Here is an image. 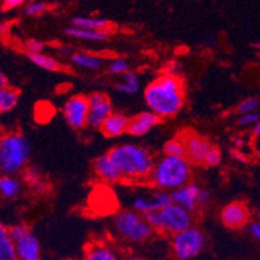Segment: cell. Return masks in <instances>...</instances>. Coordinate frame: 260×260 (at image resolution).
<instances>
[{"label":"cell","mask_w":260,"mask_h":260,"mask_svg":"<svg viewBox=\"0 0 260 260\" xmlns=\"http://www.w3.org/2000/svg\"><path fill=\"white\" fill-rule=\"evenodd\" d=\"M144 99L150 112L160 119L175 117L184 106L183 80L176 75H160L146 86Z\"/></svg>","instance_id":"cell-1"},{"label":"cell","mask_w":260,"mask_h":260,"mask_svg":"<svg viewBox=\"0 0 260 260\" xmlns=\"http://www.w3.org/2000/svg\"><path fill=\"white\" fill-rule=\"evenodd\" d=\"M108 154L115 162L123 179L140 181L152 176L155 166L154 158L144 146L122 144L114 146Z\"/></svg>","instance_id":"cell-2"},{"label":"cell","mask_w":260,"mask_h":260,"mask_svg":"<svg viewBox=\"0 0 260 260\" xmlns=\"http://www.w3.org/2000/svg\"><path fill=\"white\" fill-rule=\"evenodd\" d=\"M31 157V146L20 132H8L0 140V170L4 175L22 174Z\"/></svg>","instance_id":"cell-3"},{"label":"cell","mask_w":260,"mask_h":260,"mask_svg":"<svg viewBox=\"0 0 260 260\" xmlns=\"http://www.w3.org/2000/svg\"><path fill=\"white\" fill-rule=\"evenodd\" d=\"M190 162L186 158L163 155L155 162L150 181L159 190H176L189 184Z\"/></svg>","instance_id":"cell-4"},{"label":"cell","mask_w":260,"mask_h":260,"mask_svg":"<svg viewBox=\"0 0 260 260\" xmlns=\"http://www.w3.org/2000/svg\"><path fill=\"white\" fill-rule=\"evenodd\" d=\"M114 229L124 241L140 243L152 237L153 229L145 217L134 210H122L114 216Z\"/></svg>","instance_id":"cell-5"},{"label":"cell","mask_w":260,"mask_h":260,"mask_svg":"<svg viewBox=\"0 0 260 260\" xmlns=\"http://www.w3.org/2000/svg\"><path fill=\"white\" fill-rule=\"evenodd\" d=\"M206 245V237L198 228L191 226L172 238V252L179 260H191L202 252Z\"/></svg>","instance_id":"cell-6"},{"label":"cell","mask_w":260,"mask_h":260,"mask_svg":"<svg viewBox=\"0 0 260 260\" xmlns=\"http://www.w3.org/2000/svg\"><path fill=\"white\" fill-rule=\"evenodd\" d=\"M89 101L87 96L75 94L66 101L62 114L66 123L74 129H82L88 126Z\"/></svg>","instance_id":"cell-7"},{"label":"cell","mask_w":260,"mask_h":260,"mask_svg":"<svg viewBox=\"0 0 260 260\" xmlns=\"http://www.w3.org/2000/svg\"><path fill=\"white\" fill-rule=\"evenodd\" d=\"M89 112L88 126L94 129H101L104 123L113 114V104L103 92H93L88 96Z\"/></svg>","instance_id":"cell-8"},{"label":"cell","mask_w":260,"mask_h":260,"mask_svg":"<svg viewBox=\"0 0 260 260\" xmlns=\"http://www.w3.org/2000/svg\"><path fill=\"white\" fill-rule=\"evenodd\" d=\"M163 216V224H165V232L170 235H179L183 232L188 231L193 225V217L190 212L184 210L183 207L177 206L172 203L171 206L160 210Z\"/></svg>","instance_id":"cell-9"},{"label":"cell","mask_w":260,"mask_h":260,"mask_svg":"<svg viewBox=\"0 0 260 260\" xmlns=\"http://www.w3.org/2000/svg\"><path fill=\"white\" fill-rule=\"evenodd\" d=\"M181 140L185 144L186 149V159L194 165H202L206 160L207 154L212 145L207 139H205L201 135L194 132H188V134L181 136Z\"/></svg>","instance_id":"cell-10"},{"label":"cell","mask_w":260,"mask_h":260,"mask_svg":"<svg viewBox=\"0 0 260 260\" xmlns=\"http://www.w3.org/2000/svg\"><path fill=\"white\" fill-rule=\"evenodd\" d=\"M221 223L229 229H240L249 223L250 211L243 202L235 201L221 209Z\"/></svg>","instance_id":"cell-11"},{"label":"cell","mask_w":260,"mask_h":260,"mask_svg":"<svg viewBox=\"0 0 260 260\" xmlns=\"http://www.w3.org/2000/svg\"><path fill=\"white\" fill-rule=\"evenodd\" d=\"M201 193V188L197 184L189 183L176 190L171 191L172 203L183 207L188 212H194L198 207V196Z\"/></svg>","instance_id":"cell-12"},{"label":"cell","mask_w":260,"mask_h":260,"mask_svg":"<svg viewBox=\"0 0 260 260\" xmlns=\"http://www.w3.org/2000/svg\"><path fill=\"white\" fill-rule=\"evenodd\" d=\"M93 170L94 174L106 183H117L123 179L119 169L109 154H104L96 158L93 162Z\"/></svg>","instance_id":"cell-13"},{"label":"cell","mask_w":260,"mask_h":260,"mask_svg":"<svg viewBox=\"0 0 260 260\" xmlns=\"http://www.w3.org/2000/svg\"><path fill=\"white\" fill-rule=\"evenodd\" d=\"M160 123V118L152 112H143L131 118L128 134L135 138H141Z\"/></svg>","instance_id":"cell-14"},{"label":"cell","mask_w":260,"mask_h":260,"mask_svg":"<svg viewBox=\"0 0 260 260\" xmlns=\"http://www.w3.org/2000/svg\"><path fill=\"white\" fill-rule=\"evenodd\" d=\"M129 122H131V119H129L128 117H126L124 114L113 113V114L106 119V122L103 124L101 132L105 135L106 138H120V136L126 134V132L128 134Z\"/></svg>","instance_id":"cell-15"},{"label":"cell","mask_w":260,"mask_h":260,"mask_svg":"<svg viewBox=\"0 0 260 260\" xmlns=\"http://www.w3.org/2000/svg\"><path fill=\"white\" fill-rule=\"evenodd\" d=\"M20 260H42V250H40L39 240L31 232L25 237L16 242Z\"/></svg>","instance_id":"cell-16"},{"label":"cell","mask_w":260,"mask_h":260,"mask_svg":"<svg viewBox=\"0 0 260 260\" xmlns=\"http://www.w3.org/2000/svg\"><path fill=\"white\" fill-rule=\"evenodd\" d=\"M0 260H20L16 242L9 237V228L4 224L0 225Z\"/></svg>","instance_id":"cell-17"},{"label":"cell","mask_w":260,"mask_h":260,"mask_svg":"<svg viewBox=\"0 0 260 260\" xmlns=\"http://www.w3.org/2000/svg\"><path fill=\"white\" fill-rule=\"evenodd\" d=\"M65 34L70 38L88 42H105L109 38V30H86L75 26H69L65 29Z\"/></svg>","instance_id":"cell-18"},{"label":"cell","mask_w":260,"mask_h":260,"mask_svg":"<svg viewBox=\"0 0 260 260\" xmlns=\"http://www.w3.org/2000/svg\"><path fill=\"white\" fill-rule=\"evenodd\" d=\"M22 191V181L16 176L3 175L0 177V193L6 200H15Z\"/></svg>","instance_id":"cell-19"},{"label":"cell","mask_w":260,"mask_h":260,"mask_svg":"<svg viewBox=\"0 0 260 260\" xmlns=\"http://www.w3.org/2000/svg\"><path fill=\"white\" fill-rule=\"evenodd\" d=\"M132 209H134V211L138 212V214L143 215V216L149 214V212L162 210L159 206V203H158L157 198H155L154 191L150 196L140 194L134 197V200H132Z\"/></svg>","instance_id":"cell-20"},{"label":"cell","mask_w":260,"mask_h":260,"mask_svg":"<svg viewBox=\"0 0 260 260\" xmlns=\"http://www.w3.org/2000/svg\"><path fill=\"white\" fill-rule=\"evenodd\" d=\"M72 26L86 30H108L110 21L103 17H89V16H77L73 18Z\"/></svg>","instance_id":"cell-21"},{"label":"cell","mask_w":260,"mask_h":260,"mask_svg":"<svg viewBox=\"0 0 260 260\" xmlns=\"http://www.w3.org/2000/svg\"><path fill=\"white\" fill-rule=\"evenodd\" d=\"M83 260H119L118 255L112 247L104 243L91 245L84 254Z\"/></svg>","instance_id":"cell-22"},{"label":"cell","mask_w":260,"mask_h":260,"mask_svg":"<svg viewBox=\"0 0 260 260\" xmlns=\"http://www.w3.org/2000/svg\"><path fill=\"white\" fill-rule=\"evenodd\" d=\"M70 61L74 65L79 66V68H84V69L98 70L103 66V58L99 56L89 53H83V52H75L69 56Z\"/></svg>","instance_id":"cell-23"},{"label":"cell","mask_w":260,"mask_h":260,"mask_svg":"<svg viewBox=\"0 0 260 260\" xmlns=\"http://www.w3.org/2000/svg\"><path fill=\"white\" fill-rule=\"evenodd\" d=\"M139 88H140V80H139L138 74L132 70L123 75V80L115 84V89L124 94L136 93Z\"/></svg>","instance_id":"cell-24"},{"label":"cell","mask_w":260,"mask_h":260,"mask_svg":"<svg viewBox=\"0 0 260 260\" xmlns=\"http://www.w3.org/2000/svg\"><path fill=\"white\" fill-rule=\"evenodd\" d=\"M18 99H20V92L16 88L8 87V88L0 89V112H11L12 109L17 106Z\"/></svg>","instance_id":"cell-25"},{"label":"cell","mask_w":260,"mask_h":260,"mask_svg":"<svg viewBox=\"0 0 260 260\" xmlns=\"http://www.w3.org/2000/svg\"><path fill=\"white\" fill-rule=\"evenodd\" d=\"M29 60L37 66L49 72H57L61 69V65L57 60H54L51 56H47L44 53H29Z\"/></svg>","instance_id":"cell-26"},{"label":"cell","mask_w":260,"mask_h":260,"mask_svg":"<svg viewBox=\"0 0 260 260\" xmlns=\"http://www.w3.org/2000/svg\"><path fill=\"white\" fill-rule=\"evenodd\" d=\"M163 153H165V155H169V157L186 158L185 144L181 140V138L171 139L163 145Z\"/></svg>","instance_id":"cell-27"},{"label":"cell","mask_w":260,"mask_h":260,"mask_svg":"<svg viewBox=\"0 0 260 260\" xmlns=\"http://www.w3.org/2000/svg\"><path fill=\"white\" fill-rule=\"evenodd\" d=\"M21 177H22V181L26 184H29L30 186L37 185L38 183H40L43 179V175H42V171H40L38 167L35 166H27L23 172L21 174Z\"/></svg>","instance_id":"cell-28"},{"label":"cell","mask_w":260,"mask_h":260,"mask_svg":"<svg viewBox=\"0 0 260 260\" xmlns=\"http://www.w3.org/2000/svg\"><path fill=\"white\" fill-rule=\"evenodd\" d=\"M108 72L112 75H124L129 72V63L124 58H114L109 63Z\"/></svg>","instance_id":"cell-29"},{"label":"cell","mask_w":260,"mask_h":260,"mask_svg":"<svg viewBox=\"0 0 260 260\" xmlns=\"http://www.w3.org/2000/svg\"><path fill=\"white\" fill-rule=\"evenodd\" d=\"M145 220L148 221V224L152 226L153 231L155 232H165V224H163V216L162 211H153L149 212V214L144 215Z\"/></svg>","instance_id":"cell-30"},{"label":"cell","mask_w":260,"mask_h":260,"mask_svg":"<svg viewBox=\"0 0 260 260\" xmlns=\"http://www.w3.org/2000/svg\"><path fill=\"white\" fill-rule=\"evenodd\" d=\"M260 108V101L255 98L245 99L237 105V113L241 115L249 114V113H255Z\"/></svg>","instance_id":"cell-31"},{"label":"cell","mask_w":260,"mask_h":260,"mask_svg":"<svg viewBox=\"0 0 260 260\" xmlns=\"http://www.w3.org/2000/svg\"><path fill=\"white\" fill-rule=\"evenodd\" d=\"M47 9H48V4L44 3V2H31L25 7L23 13L26 16H39L44 13Z\"/></svg>","instance_id":"cell-32"},{"label":"cell","mask_w":260,"mask_h":260,"mask_svg":"<svg viewBox=\"0 0 260 260\" xmlns=\"http://www.w3.org/2000/svg\"><path fill=\"white\" fill-rule=\"evenodd\" d=\"M27 233H30V231L25 224H16L13 226H9V237L15 241V242H18Z\"/></svg>","instance_id":"cell-33"},{"label":"cell","mask_w":260,"mask_h":260,"mask_svg":"<svg viewBox=\"0 0 260 260\" xmlns=\"http://www.w3.org/2000/svg\"><path fill=\"white\" fill-rule=\"evenodd\" d=\"M221 162V152L220 149L217 148V146H212L210 149L209 154H207L206 160H205V165L210 167H215L217 165H220Z\"/></svg>","instance_id":"cell-34"},{"label":"cell","mask_w":260,"mask_h":260,"mask_svg":"<svg viewBox=\"0 0 260 260\" xmlns=\"http://www.w3.org/2000/svg\"><path fill=\"white\" fill-rule=\"evenodd\" d=\"M260 122V113H249V114H243L238 118V124L240 126H252L254 128L257 123Z\"/></svg>","instance_id":"cell-35"},{"label":"cell","mask_w":260,"mask_h":260,"mask_svg":"<svg viewBox=\"0 0 260 260\" xmlns=\"http://www.w3.org/2000/svg\"><path fill=\"white\" fill-rule=\"evenodd\" d=\"M25 47H26V51H27V54L29 53H43V49H44V44L37 39L27 40L25 44Z\"/></svg>","instance_id":"cell-36"},{"label":"cell","mask_w":260,"mask_h":260,"mask_svg":"<svg viewBox=\"0 0 260 260\" xmlns=\"http://www.w3.org/2000/svg\"><path fill=\"white\" fill-rule=\"evenodd\" d=\"M48 110L49 112H51V110H53L51 105H48V104H38L37 113H35V117H37V119L40 120V122H42V120H44V117H43L44 114H46L47 119H49L53 113H48Z\"/></svg>","instance_id":"cell-37"},{"label":"cell","mask_w":260,"mask_h":260,"mask_svg":"<svg viewBox=\"0 0 260 260\" xmlns=\"http://www.w3.org/2000/svg\"><path fill=\"white\" fill-rule=\"evenodd\" d=\"M210 200H211V193L207 189H201V193L198 196V207L205 209L209 205Z\"/></svg>","instance_id":"cell-38"},{"label":"cell","mask_w":260,"mask_h":260,"mask_svg":"<svg viewBox=\"0 0 260 260\" xmlns=\"http://www.w3.org/2000/svg\"><path fill=\"white\" fill-rule=\"evenodd\" d=\"M23 4H25L23 0H4V2H2V11H12V9L18 8V7L23 6Z\"/></svg>","instance_id":"cell-39"},{"label":"cell","mask_w":260,"mask_h":260,"mask_svg":"<svg viewBox=\"0 0 260 260\" xmlns=\"http://www.w3.org/2000/svg\"><path fill=\"white\" fill-rule=\"evenodd\" d=\"M32 190L38 193V194H48L49 191H51V184L47 183L46 180H42L37 185L32 186Z\"/></svg>","instance_id":"cell-40"},{"label":"cell","mask_w":260,"mask_h":260,"mask_svg":"<svg viewBox=\"0 0 260 260\" xmlns=\"http://www.w3.org/2000/svg\"><path fill=\"white\" fill-rule=\"evenodd\" d=\"M249 231L255 240L260 241V223H257V221H252V223H250Z\"/></svg>","instance_id":"cell-41"},{"label":"cell","mask_w":260,"mask_h":260,"mask_svg":"<svg viewBox=\"0 0 260 260\" xmlns=\"http://www.w3.org/2000/svg\"><path fill=\"white\" fill-rule=\"evenodd\" d=\"M8 87H9L8 79H7L6 74H4V73L2 72V73H0V89L8 88Z\"/></svg>","instance_id":"cell-42"},{"label":"cell","mask_w":260,"mask_h":260,"mask_svg":"<svg viewBox=\"0 0 260 260\" xmlns=\"http://www.w3.org/2000/svg\"><path fill=\"white\" fill-rule=\"evenodd\" d=\"M9 27H11V22H8V21H2V23H0V32H2V35L9 31Z\"/></svg>","instance_id":"cell-43"},{"label":"cell","mask_w":260,"mask_h":260,"mask_svg":"<svg viewBox=\"0 0 260 260\" xmlns=\"http://www.w3.org/2000/svg\"><path fill=\"white\" fill-rule=\"evenodd\" d=\"M235 145H236V148H237V149L242 148V146H243V140H242V139H236V140H235Z\"/></svg>","instance_id":"cell-44"},{"label":"cell","mask_w":260,"mask_h":260,"mask_svg":"<svg viewBox=\"0 0 260 260\" xmlns=\"http://www.w3.org/2000/svg\"><path fill=\"white\" fill-rule=\"evenodd\" d=\"M252 132H254L255 135H260V122L257 123V124L254 127V128H252Z\"/></svg>","instance_id":"cell-45"},{"label":"cell","mask_w":260,"mask_h":260,"mask_svg":"<svg viewBox=\"0 0 260 260\" xmlns=\"http://www.w3.org/2000/svg\"><path fill=\"white\" fill-rule=\"evenodd\" d=\"M124 260H145V259H143V257H139V256H128L127 259H124Z\"/></svg>","instance_id":"cell-46"},{"label":"cell","mask_w":260,"mask_h":260,"mask_svg":"<svg viewBox=\"0 0 260 260\" xmlns=\"http://www.w3.org/2000/svg\"><path fill=\"white\" fill-rule=\"evenodd\" d=\"M259 217H260V210H259Z\"/></svg>","instance_id":"cell-47"}]
</instances>
